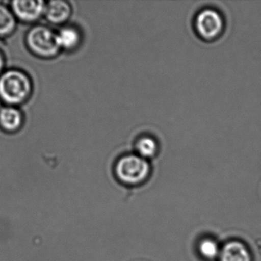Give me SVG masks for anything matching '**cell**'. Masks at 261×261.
I'll use <instances>...</instances> for the list:
<instances>
[{"label": "cell", "instance_id": "obj_1", "mask_svg": "<svg viewBox=\"0 0 261 261\" xmlns=\"http://www.w3.org/2000/svg\"><path fill=\"white\" fill-rule=\"evenodd\" d=\"M30 77L19 70H9L0 75V99L10 106L24 103L31 95Z\"/></svg>", "mask_w": 261, "mask_h": 261}, {"label": "cell", "instance_id": "obj_2", "mask_svg": "<svg viewBox=\"0 0 261 261\" xmlns=\"http://www.w3.org/2000/svg\"><path fill=\"white\" fill-rule=\"evenodd\" d=\"M150 166L146 159L137 154L123 155L115 166L117 178L121 182L135 186L144 181L149 176Z\"/></svg>", "mask_w": 261, "mask_h": 261}, {"label": "cell", "instance_id": "obj_3", "mask_svg": "<svg viewBox=\"0 0 261 261\" xmlns=\"http://www.w3.org/2000/svg\"><path fill=\"white\" fill-rule=\"evenodd\" d=\"M27 44L30 51L42 58H53L60 53L57 33L44 25L33 27L27 33Z\"/></svg>", "mask_w": 261, "mask_h": 261}, {"label": "cell", "instance_id": "obj_4", "mask_svg": "<svg viewBox=\"0 0 261 261\" xmlns=\"http://www.w3.org/2000/svg\"><path fill=\"white\" fill-rule=\"evenodd\" d=\"M224 27L222 16L214 9H204L195 16V30L198 36L206 40L218 37L222 33Z\"/></svg>", "mask_w": 261, "mask_h": 261}, {"label": "cell", "instance_id": "obj_5", "mask_svg": "<svg viewBox=\"0 0 261 261\" xmlns=\"http://www.w3.org/2000/svg\"><path fill=\"white\" fill-rule=\"evenodd\" d=\"M45 5L42 0H16L12 3L11 10L19 20L33 22L45 14Z\"/></svg>", "mask_w": 261, "mask_h": 261}, {"label": "cell", "instance_id": "obj_6", "mask_svg": "<svg viewBox=\"0 0 261 261\" xmlns=\"http://www.w3.org/2000/svg\"><path fill=\"white\" fill-rule=\"evenodd\" d=\"M71 6L63 0H53L45 5V16L47 20L53 24L65 23L71 15Z\"/></svg>", "mask_w": 261, "mask_h": 261}, {"label": "cell", "instance_id": "obj_7", "mask_svg": "<svg viewBox=\"0 0 261 261\" xmlns=\"http://www.w3.org/2000/svg\"><path fill=\"white\" fill-rule=\"evenodd\" d=\"M220 261H252L247 247L238 241H229L221 247Z\"/></svg>", "mask_w": 261, "mask_h": 261}, {"label": "cell", "instance_id": "obj_8", "mask_svg": "<svg viewBox=\"0 0 261 261\" xmlns=\"http://www.w3.org/2000/svg\"><path fill=\"white\" fill-rule=\"evenodd\" d=\"M23 123L22 112L15 106L3 107L0 109V127L7 132L18 130Z\"/></svg>", "mask_w": 261, "mask_h": 261}, {"label": "cell", "instance_id": "obj_9", "mask_svg": "<svg viewBox=\"0 0 261 261\" xmlns=\"http://www.w3.org/2000/svg\"><path fill=\"white\" fill-rule=\"evenodd\" d=\"M57 38L61 49L74 50L80 44V33L74 27H64L57 33Z\"/></svg>", "mask_w": 261, "mask_h": 261}, {"label": "cell", "instance_id": "obj_10", "mask_svg": "<svg viewBox=\"0 0 261 261\" xmlns=\"http://www.w3.org/2000/svg\"><path fill=\"white\" fill-rule=\"evenodd\" d=\"M135 149L137 155L149 160L155 156L158 152L159 145L156 140L150 136H143L136 142Z\"/></svg>", "mask_w": 261, "mask_h": 261}, {"label": "cell", "instance_id": "obj_11", "mask_svg": "<svg viewBox=\"0 0 261 261\" xmlns=\"http://www.w3.org/2000/svg\"><path fill=\"white\" fill-rule=\"evenodd\" d=\"M16 27V18L12 10L0 4V37L10 36Z\"/></svg>", "mask_w": 261, "mask_h": 261}, {"label": "cell", "instance_id": "obj_12", "mask_svg": "<svg viewBox=\"0 0 261 261\" xmlns=\"http://www.w3.org/2000/svg\"><path fill=\"white\" fill-rule=\"evenodd\" d=\"M221 248L219 244L211 238H204L198 244V251L204 259L213 260L219 257Z\"/></svg>", "mask_w": 261, "mask_h": 261}, {"label": "cell", "instance_id": "obj_13", "mask_svg": "<svg viewBox=\"0 0 261 261\" xmlns=\"http://www.w3.org/2000/svg\"><path fill=\"white\" fill-rule=\"evenodd\" d=\"M4 65H5V60H4V55L0 51V75L2 74L3 70L4 68Z\"/></svg>", "mask_w": 261, "mask_h": 261}]
</instances>
